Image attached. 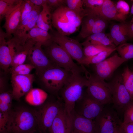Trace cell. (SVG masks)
<instances>
[{
    "label": "cell",
    "mask_w": 133,
    "mask_h": 133,
    "mask_svg": "<svg viewBox=\"0 0 133 133\" xmlns=\"http://www.w3.org/2000/svg\"><path fill=\"white\" fill-rule=\"evenodd\" d=\"M88 83L86 76H82L81 73L73 74L71 78L59 92L64 102V109L69 126L71 125L76 102L82 98L83 88L87 87Z\"/></svg>",
    "instance_id": "6da1fadb"
},
{
    "label": "cell",
    "mask_w": 133,
    "mask_h": 133,
    "mask_svg": "<svg viewBox=\"0 0 133 133\" xmlns=\"http://www.w3.org/2000/svg\"><path fill=\"white\" fill-rule=\"evenodd\" d=\"M37 130L35 110L20 106L12 109L9 113L4 131L8 133H31Z\"/></svg>",
    "instance_id": "7a4b0ae2"
},
{
    "label": "cell",
    "mask_w": 133,
    "mask_h": 133,
    "mask_svg": "<svg viewBox=\"0 0 133 133\" xmlns=\"http://www.w3.org/2000/svg\"><path fill=\"white\" fill-rule=\"evenodd\" d=\"M82 18L65 5L55 9L52 13V26L59 33L67 36L78 30Z\"/></svg>",
    "instance_id": "3957f363"
},
{
    "label": "cell",
    "mask_w": 133,
    "mask_h": 133,
    "mask_svg": "<svg viewBox=\"0 0 133 133\" xmlns=\"http://www.w3.org/2000/svg\"><path fill=\"white\" fill-rule=\"evenodd\" d=\"M72 74L71 72L56 66L46 70L38 77L43 88L52 95H57Z\"/></svg>",
    "instance_id": "277c9868"
},
{
    "label": "cell",
    "mask_w": 133,
    "mask_h": 133,
    "mask_svg": "<svg viewBox=\"0 0 133 133\" xmlns=\"http://www.w3.org/2000/svg\"><path fill=\"white\" fill-rule=\"evenodd\" d=\"M44 52L51 61L57 66L72 74L84 73L86 69L83 65L79 66L75 63L73 59L63 48L53 42L45 47Z\"/></svg>",
    "instance_id": "5b68a950"
},
{
    "label": "cell",
    "mask_w": 133,
    "mask_h": 133,
    "mask_svg": "<svg viewBox=\"0 0 133 133\" xmlns=\"http://www.w3.org/2000/svg\"><path fill=\"white\" fill-rule=\"evenodd\" d=\"M85 74L88 81L86 94L104 105L112 103L111 90L108 83L87 71Z\"/></svg>",
    "instance_id": "8992f818"
},
{
    "label": "cell",
    "mask_w": 133,
    "mask_h": 133,
    "mask_svg": "<svg viewBox=\"0 0 133 133\" xmlns=\"http://www.w3.org/2000/svg\"><path fill=\"white\" fill-rule=\"evenodd\" d=\"M63 107L58 100L44 103L35 110L38 121V130L41 133H50L53 121Z\"/></svg>",
    "instance_id": "52a82bcc"
},
{
    "label": "cell",
    "mask_w": 133,
    "mask_h": 133,
    "mask_svg": "<svg viewBox=\"0 0 133 133\" xmlns=\"http://www.w3.org/2000/svg\"><path fill=\"white\" fill-rule=\"evenodd\" d=\"M108 83L111 89L113 108L118 114L124 113L133 101L124 85L121 75L116 76Z\"/></svg>",
    "instance_id": "ba28073f"
},
{
    "label": "cell",
    "mask_w": 133,
    "mask_h": 133,
    "mask_svg": "<svg viewBox=\"0 0 133 133\" xmlns=\"http://www.w3.org/2000/svg\"><path fill=\"white\" fill-rule=\"evenodd\" d=\"M114 108L104 106L100 114L93 121L97 133H114L119 128L122 122Z\"/></svg>",
    "instance_id": "9c48e42d"
},
{
    "label": "cell",
    "mask_w": 133,
    "mask_h": 133,
    "mask_svg": "<svg viewBox=\"0 0 133 133\" xmlns=\"http://www.w3.org/2000/svg\"><path fill=\"white\" fill-rule=\"evenodd\" d=\"M51 34L53 41L63 48L73 59L81 65L85 57L81 44L75 39L59 33L57 31L53 30Z\"/></svg>",
    "instance_id": "30bf717a"
},
{
    "label": "cell",
    "mask_w": 133,
    "mask_h": 133,
    "mask_svg": "<svg viewBox=\"0 0 133 133\" xmlns=\"http://www.w3.org/2000/svg\"><path fill=\"white\" fill-rule=\"evenodd\" d=\"M40 43H35L30 50L26 60L33 66L37 76L50 68L58 66L49 58Z\"/></svg>",
    "instance_id": "8fae6325"
},
{
    "label": "cell",
    "mask_w": 133,
    "mask_h": 133,
    "mask_svg": "<svg viewBox=\"0 0 133 133\" xmlns=\"http://www.w3.org/2000/svg\"><path fill=\"white\" fill-rule=\"evenodd\" d=\"M6 33L0 29V66L8 74L16 51V43L12 37L7 41Z\"/></svg>",
    "instance_id": "7c38bea8"
},
{
    "label": "cell",
    "mask_w": 133,
    "mask_h": 133,
    "mask_svg": "<svg viewBox=\"0 0 133 133\" xmlns=\"http://www.w3.org/2000/svg\"><path fill=\"white\" fill-rule=\"evenodd\" d=\"M42 10L41 7L35 5L28 16L20 23L16 31L13 34V37L18 44L24 45L25 43L28 39L27 33L36 26L38 17Z\"/></svg>",
    "instance_id": "4fadbf2b"
},
{
    "label": "cell",
    "mask_w": 133,
    "mask_h": 133,
    "mask_svg": "<svg viewBox=\"0 0 133 133\" xmlns=\"http://www.w3.org/2000/svg\"><path fill=\"white\" fill-rule=\"evenodd\" d=\"M35 80L34 74L27 75H11V82L13 99L19 101L21 98L26 95L33 88Z\"/></svg>",
    "instance_id": "5bb4252c"
},
{
    "label": "cell",
    "mask_w": 133,
    "mask_h": 133,
    "mask_svg": "<svg viewBox=\"0 0 133 133\" xmlns=\"http://www.w3.org/2000/svg\"><path fill=\"white\" fill-rule=\"evenodd\" d=\"M126 61L117 53L101 62L95 64V74L104 80L109 78L114 71Z\"/></svg>",
    "instance_id": "9a60e30c"
},
{
    "label": "cell",
    "mask_w": 133,
    "mask_h": 133,
    "mask_svg": "<svg viewBox=\"0 0 133 133\" xmlns=\"http://www.w3.org/2000/svg\"><path fill=\"white\" fill-rule=\"evenodd\" d=\"M79 101L81 104L78 112V115L86 118L94 120L101 113L105 105L102 104L89 97L83 94Z\"/></svg>",
    "instance_id": "2e32d148"
},
{
    "label": "cell",
    "mask_w": 133,
    "mask_h": 133,
    "mask_svg": "<svg viewBox=\"0 0 133 133\" xmlns=\"http://www.w3.org/2000/svg\"><path fill=\"white\" fill-rule=\"evenodd\" d=\"M70 133H97L93 120L82 116L75 111L72 119Z\"/></svg>",
    "instance_id": "e0dca14e"
},
{
    "label": "cell",
    "mask_w": 133,
    "mask_h": 133,
    "mask_svg": "<svg viewBox=\"0 0 133 133\" xmlns=\"http://www.w3.org/2000/svg\"><path fill=\"white\" fill-rule=\"evenodd\" d=\"M23 0L14 10L5 17V21L2 27L6 31L7 38H11L12 34L16 31L20 22Z\"/></svg>",
    "instance_id": "ac0fdd59"
},
{
    "label": "cell",
    "mask_w": 133,
    "mask_h": 133,
    "mask_svg": "<svg viewBox=\"0 0 133 133\" xmlns=\"http://www.w3.org/2000/svg\"><path fill=\"white\" fill-rule=\"evenodd\" d=\"M129 23L125 21L114 24L111 27L109 33L116 46L126 42L129 40Z\"/></svg>",
    "instance_id": "d6986e66"
},
{
    "label": "cell",
    "mask_w": 133,
    "mask_h": 133,
    "mask_svg": "<svg viewBox=\"0 0 133 133\" xmlns=\"http://www.w3.org/2000/svg\"><path fill=\"white\" fill-rule=\"evenodd\" d=\"M97 15L108 21L114 20L122 22L125 21L126 18L119 14L116 9L115 4L110 0H105Z\"/></svg>",
    "instance_id": "ffe728a7"
},
{
    "label": "cell",
    "mask_w": 133,
    "mask_h": 133,
    "mask_svg": "<svg viewBox=\"0 0 133 133\" xmlns=\"http://www.w3.org/2000/svg\"><path fill=\"white\" fill-rule=\"evenodd\" d=\"M35 43L32 39L28 38L24 45L16 46L11 67L23 64L26 60L30 50Z\"/></svg>",
    "instance_id": "44dd1931"
},
{
    "label": "cell",
    "mask_w": 133,
    "mask_h": 133,
    "mask_svg": "<svg viewBox=\"0 0 133 133\" xmlns=\"http://www.w3.org/2000/svg\"><path fill=\"white\" fill-rule=\"evenodd\" d=\"M27 37L28 38L32 39L35 43H40L45 47L49 46L53 42L51 35L48 31L37 26L28 33Z\"/></svg>",
    "instance_id": "7402d4cb"
},
{
    "label": "cell",
    "mask_w": 133,
    "mask_h": 133,
    "mask_svg": "<svg viewBox=\"0 0 133 133\" xmlns=\"http://www.w3.org/2000/svg\"><path fill=\"white\" fill-rule=\"evenodd\" d=\"M42 9L38 15L36 21L37 26L42 29L48 31L53 30L51 21V9L47 3L42 7Z\"/></svg>",
    "instance_id": "603a6c76"
},
{
    "label": "cell",
    "mask_w": 133,
    "mask_h": 133,
    "mask_svg": "<svg viewBox=\"0 0 133 133\" xmlns=\"http://www.w3.org/2000/svg\"><path fill=\"white\" fill-rule=\"evenodd\" d=\"M50 133H68L67 118L64 107L61 109L54 120Z\"/></svg>",
    "instance_id": "cb8c5ba5"
},
{
    "label": "cell",
    "mask_w": 133,
    "mask_h": 133,
    "mask_svg": "<svg viewBox=\"0 0 133 133\" xmlns=\"http://www.w3.org/2000/svg\"><path fill=\"white\" fill-rule=\"evenodd\" d=\"M48 97V94L44 90L38 88H33L25 95V100L31 105L40 106L44 103Z\"/></svg>",
    "instance_id": "d4e9b609"
},
{
    "label": "cell",
    "mask_w": 133,
    "mask_h": 133,
    "mask_svg": "<svg viewBox=\"0 0 133 133\" xmlns=\"http://www.w3.org/2000/svg\"><path fill=\"white\" fill-rule=\"evenodd\" d=\"M93 44L103 46L111 48H116L109 33L104 32L91 35L87 37L85 41Z\"/></svg>",
    "instance_id": "484cf974"
},
{
    "label": "cell",
    "mask_w": 133,
    "mask_h": 133,
    "mask_svg": "<svg viewBox=\"0 0 133 133\" xmlns=\"http://www.w3.org/2000/svg\"><path fill=\"white\" fill-rule=\"evenodd\" d=\"M99 15L91 14L85 16L83 18L80 31L78 35L82 38H87V34L92 27Z\"/></svg>",
    "instance_id": "4316f807"
},
{
    "label": "cell",
    "mask_w": 133,
    "mask_h": 133,
    "mask_svg": "<svg viewBox=\"0 0 133 133\" xmlns=\"http://www.w3.org/2000/svg\"><path fill=\"white\" fill-rule=\"evenodd\" d=\"M116 47L109 48L93 56L85 57L82 60L80 65L98 64L104 60L114 51L116 50Z\"/></svg>",
    "instance_id": "83f0119b"
},
{
    "label": "cell",
    "mask_w": 133,
    "mask_h": 133,
    "mask_svg": "<svg viewBox=\"0 0 133 133\" xmlns=\"http://www.w3.org/2000/svg\"><path fill=\"white\" fill-rule=\"evenodd\" d=\"M22 0H0V19L8 15L22 2Z\"/></svg>",
    "instance_id": "f1b7e54d"
},
{
    "label": "cell",
    "mask_w": 133,
    "mask_h": 133,
    "mask_svg": "<svg viewBox=\"0 0 133 133\" xmlns=\"http://www.w3.org/2000/svg\"><path fill=\"white\" fill-rule=\"evenodd\" d=\"M13 99L12 91H7L0 94V112L9 114L12 109Z\"/></svg>",
    "instance_id": "f546056e"
},
{
    "label": "cell",
    "mask_w": 133,
    "mask_h": 133,
    "mask_svg": "<svg viewBox=\"0 0 133 133\" xmlns=\"http://www.w3.org/2000/svg\"><path fill=\"white\" fill-rule=\"evenodd\" d=\"M81 44L83 46V49L84 54L86 57L95 55L111 48L101 45L92 44L86 41L82 43Z\"/></svg>",
    "instance_id": "4dcf8cb0"
},
{
    "label": "cell",
    "mask_w": 133,
    "mask_h": 133,
    "mask_svg": "<svg viewBox=\"0 0 133 133\" xmlns=\"http://www.w3.org/2000/svg\"><path fill=\"white\" fill-rule=\"evenodd\" d=\"M121 76L124 85L133 101V71L127 66L124 69Z\"/></svg>",
    "instance_id": "1f68e13d"
},
{
    "label": "cell",
    "mask_w": 133,
    "mask_h": 133,
    "mask_svg": "<svg viewBox=\"0 0 133 133\" xmlns=\"http://www.w3.org/2000/svg\"><path fill=\"white\" fill-rule=\"evenodd\" d=\"M68 7L80 17L83 18L86 15L83 5V0H66Z\"/></svg>",
    "instance_id": "d6a6232c"
},
{
    "label": "cell",
    "mask_w": 133,
    "mask_h": 133,
    "mask_svg": "<svg viewBox=\"0 0 133 133\" xmlns=\"http://www.w3.org/2000/svg\"><path fill=\"white\" fill-rule=\"evenodd\" d=\"M116 50L126 61L133 58V44L125 43L117 47Z\"/></svg>",
    "instance_id": "836d02e7"
},
{
    "label": "cell",
    "mask_w": 133,
    "mask_h": 133,
    "mask_svg": "<svg viewBox=\"0 0 133 133\" xmlns=\"http://www.w3.org/2000/svg\"><path fill=\"white\" fill-rule=\"evenodd\" d=\"M105 0H83V7L87 14L97 13L101 8Z\"/></svg>",
    "instance_id": "e575fe53"
},
{
    "label": "cell",
    "mask_w": 133,
    "mask_h": 133,
    "mask_svg": "<svg viewBox=\"0 0 133 133\" xmlns=\"http://www.w3.org/2000/svg\"><path fill=\"white\" fill-rule=\"evenodd\" d=\"M108 21V20L99 15L92 27L88 33L87 37L93 34L104 32L107 27Z\"/></svg>",
    "instance_id": "d590c367"
},
{
    "label": "cell",
    "mask_w": 133,
    "mask_h": 133,
    "mask_svg": "<svg viewBox=\"0 0 133 133\" xmlns=\"http://www.w3.org/2000/svg\"><path fill=\"white\" fill-rule=\"evenodd\" d=\"M115 6L117 11L119 14L126 18L130 10L128 3L124 0H119L115 4Z\"/></svg>",
    "instance_id": "8d00e7d4"
},
{
    "label": "cell",
    "mask_w": 133,
    "mask_h": 133,
    "mask_svg": "<svg viewBox=\"0 0 133 133\" xmlns=\"http://www.w3.org/2000/svg\"><path fill=\"white\" fill-rule=\"evenodd\" d=\"M35 5L30 0H23L20 22L28 16L33 9Z\"/></svg>",
    "instance_id": "74e56055"
},
{
    "label": "cell",
    "mask_w": 133,
    "mask_h": 133,
    "mask_svg": "<svg viewBox=\"0 0 133 133\" xmlns=\"http://www.w3.org/2000/svg\"><path fill=\"white\" fill-rule=\"evenodd\" d=\"M133 123V102L126 109L124 113V119L122 123L126 124Z\"/></svg>",
    "instance_id": "f35d334b"
},
{
    "label": "cell",
    "mask_w": 133,
    "mask_h": 133,
    "mask_svg": "<svg viewBox=\"0 0 133 133\" xmlns=\"http://www.w3.org/2000/svg\"><path fill=\"white\" fill-rule=\"evenodd\" d=\"M7 73L0 71V93L7 91L8 78Z\"/></svg>",
    "instance_id": "ab89813d"
},
{
    "label": "cell",
    "mask_w": 133,
    "mask_h": 133,
    "mask_svg": "<svg viewBox=\"0 0 133 133\" xmlns=\"http://www.w3.org/2000/svg\"><path fill=\"white\" fill-rule=\"evenodd\" d=\"M30 63H27L19 65L15 67H11L9 69L8 72L11 75H16L20 71H22L28 67Z\"/></svg>",
    "instance_id": "60d3db41"
},
{
    "label": "cell",
    "mask_w": 133,
    "mask_h": 133,
    "mask_svg": "<svg viewBox=\"0 0 133 133\" xmlns=\"http://www.w3.org/2000/svg\"><path fill=\"white\" fill-rule=\"evenodd\" d=\"M9 114H3L0 112V133L5 130Z\"/></svg>",
    "instance_id": "b9f144b4"
},
{
    "label": "cell",
    "mask_w": 133,
    "mask_h": 133,
    "mask_svg": "<svg viewBox=\"0 0 133 133\" xmlns=\"http://www.w3.org/2000/svg\"><path fill=\"white\" fill-rule=\"evenodd\" d=\"M66 0H47V3L50 8L55 9L66 3Z\"/></svg>",
    "instance_id": "7bdbcfd3"
},
{
    "label": "cell",
    "mask_w": 133,
    "mask_h": 133,
    "mask_svg": "<svg viewBox=\"0 0 133 133\" xmlns=\"http://www.w3.org/2000/svg\"><path fill=\"white\" fill-rule=\"evenodd\" d=\"M120 129L123 133H133V123L126 124L122 123Z\"/></svg>",
    "instance_id": "ee69618b"
},
{
    "label": "cell",
    "mask_w": 133,
    "mask_h": 133,
    "mask_svg": "<svg viewBox=\"0 0 133 133\" xmlns=\"http://www.w3.org/2000/svg\"><path fill=\"white\" fill-rule=\"evenodd\" d=\"M128 38L129 40H133V17L129 23Z\"/></svg>",
    "instance_id": "f6af8a7d"
},
{
    "label": "cell",
    "mask_w": 133,
    "mask_h": 133,
    "mask_svg": "<svg viewBox=\"0 0 133 133\" xmlns=\"http://www.w3.org/2000/svg\"><path fill=\"white\" fill-rule=\"evenodd\" d=\"M35 5L42 7L47 4V0H30Z\"/></svg>",
    "instance_id": "bcb514c9"
},
{
    "label": "cell",
    "mask_w": 133,
    "mask_h": 133,
    "mask_svg": "<svg viewBox=\"0 0 133 133\" xmlns=\"http://www.w3.org/2000/svg\"><path fill=\"white\" fill-rule=\"evenodd\" d=\"M130 13L131 15H133V2L131 8Z\"/></svg>",
    "instance_id": "7dc6e473"
},
{
    "label": "cell",
    "mask_w": 133,
    "mask_h": 133,
    "mask_svg": "<svg viewBox=\"0 0 133 133\" xmlns=\"http://www.w3.org/2000/svg\"><path fill=\"white\" fill-rule=\"evenodd\" d=\"M117 133H123L120 128L118 129Z\"/></svg>",
    "instance_id": "c3c4849f"
},
{
    "label": "cell",
    "mask_w": 133,
    "mask_h": 133,
    "mask_svg": "<svg viewBox=\"0 0 133 133\" xmlns=\"http://www.w3.org/2000/svg\"><path fill=\"white\" fill-rule=\"evenodd\" d=\"M119 128L117 129L114 133H117L118 131V130Z\"/></svg>",
    "instance_id": "681fc988"
},
{
    "label": "cell",
    "mask_w": 133,
    "mask_h": 133,
    "mask_svg": "<svg viewBox=\"0 0 133 133\" xmlns=\"http://www.w3.org/2000/svg\"><path fill=\"white\" fill-rule=\"evenodd\" d=\"M36 131H37L31 133H36ZM40 133V132H39L38 133Z\"/></svg>",
    "instance_id": "f907efd6"
},
{
    "label": "cell",
    "mask_w": 133,
    "mask_h": 133,
    "mask_svg": "<svg viewBox=\"0 0 133 133\" xmlns=\"http://www.w3.org/2000/svg\"><path fill=\"white\" fill-rule=\"evenodd\" d=\"M7 133V132H4L1 133Z\"/></svg>",
    "instance_id": "816d5d0a"
},
{
    "label": "cell",
    "mask_w": 133,
    "mask_h": 133,
    "mask_svg": "<svg viewBox=\"0 0 133 133\" xmlns=\"http://www.w3.org/2000/svg\"><path fill=\"white\" fill-rule=\"evenodd\" d=\"M132 71H133V70Z\"/></svg>",
    "instance_id": "f5cc1de1"
}]
</instances>
